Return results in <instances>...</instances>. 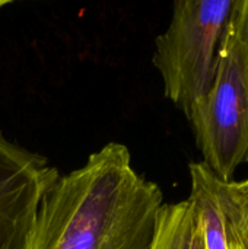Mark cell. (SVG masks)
Returning a JSON list of instances; mask_svg holds the SVG:
<instances>
[{
    "label": "cell",
    "instance_id": "277c9868",
    "mask_svg": "<svg viewBox=\"0 0 248 249\" xmlns=\"http://www.w3.org/2000/svg\"><path fill=\"white\" fill-rule=\"evenodd\" d=\"M60 174L0 133V249H26L42 198Z\"/></svg>",
    "mask_w": 248,
    "mask_h": 249
},
{
    "label": "cell",
    "instance_id": "52a82bcc",
    "mask_svg": "<svg viewBox=\"0 0 248 249\" xmlns=\"http://www.w3.org/2000/svg\"><path fill=\"white\" fill-rule=\"evenodd\" d=\"M190 210V200H184L175 204H165L159 225L155 236V242L152 249H178L183 235V228L186 223V217Z\"/></svg>",
    "mask_w": 248,
    "mask_h": 249
},
{
    "label": "cell",
    "instance_id": "ba28073f",
    "mask_svg": "<svg viewBox=\"0 0 248 249\" xmlns=\"http://www.w3.org/2000/svg\"><path fill=\"white\" fill-rule=\"evenodd\" d=\"M178 249H206L205 242H203L202 229H200L191 201H190V210H189V214L186 217V223L183 228V235H181Z\"/></svg>",
    "mask_w": 248,
    "mask_h": 249
},
{
    "label": "cell",
    "instance_id": "9c48e42d",
    "mask_svg": "<svg viewBox=\"0 0 248 249\" xmlns=\"http://www.w3.org/2000/svg\"><path fill=\"white\" fill-rule=\"evenodd\" d=\"M9 3H10L9 0H0V9H1V7H4V6H7Z\"/></svg>",
    "mask_w": 248,
    "mask_h": 249
},
{
    "label": "cell",
    "instance_id": "3957f363",
    "mask_svg": "<svg viewBox=\"0 0 248 249\" xmlns=\"http://www.w3.org/2000/svg\"><path fill=\"white\" fill-rule=\"evenodd\" d=\"M235 0H177L167 29L155 39L152 63L165 96L187 117L208 93Z\"/></svg>",
    "mask_w": 248,
    "mask_h": 249
},
{
    "label": "cell",
    "instance_id": "6da1fadb",
    "mask_svg": "<svg viewBox=\"0 0 248 249\" xmlns=\"http://www.w3.org/2000/svg\"><path fill=\"white\" fill-rule=\"evenodd\" d=\"M167 203L127 146L111 142L60 175L38 209L26 249H152Z\"/></svg>",
    "mask_w": 248,
    "mask_h": 249
},
{
    "label": "cell",
    "instance_id": "7a4b0ae2",
    "mask_svg": "<svg viewBox=\"0 0 248 249\" xmlns=\"http://www.w3.org/2000/svg\"><path fill=\"white\" fill-rule=\"evenodd\" d=\"M203 163L222 182L248 163V0H235L208 93L186 117Z\"/></svg>",
    "mask_w": 248,
    "mask_h": 249
},
{
    "label": "cell",
    "instance_id": "8992f818",
    "mask_svg": "<svg viewBox=\"0 0 248 249\" xmlns=\"http://www.w3.org/2000/svg\"><path fill=\"white\" fill-rule=\"evenodd\" d=\"M221 196L237 249H248V177L222 182Z\"/></svg>",
    "mask_w": 248,
    "mask_h": 249
},
{
    "label": "cell",
    "instance_id": "5b68a950",
    "mask_svg": "<svg viewBox=\"0 0 248 249\" xmlns=\"http://www.w3.org/2000/svg\"><path fill=\"white\" fill-rule=\"evenodd\" d=\"M190 197L206 249H237L221 196V184L203 162L190 163Z\"/></svg>",
    "mask_w": 248,
    "mask_h": 249
}]
</instances>
